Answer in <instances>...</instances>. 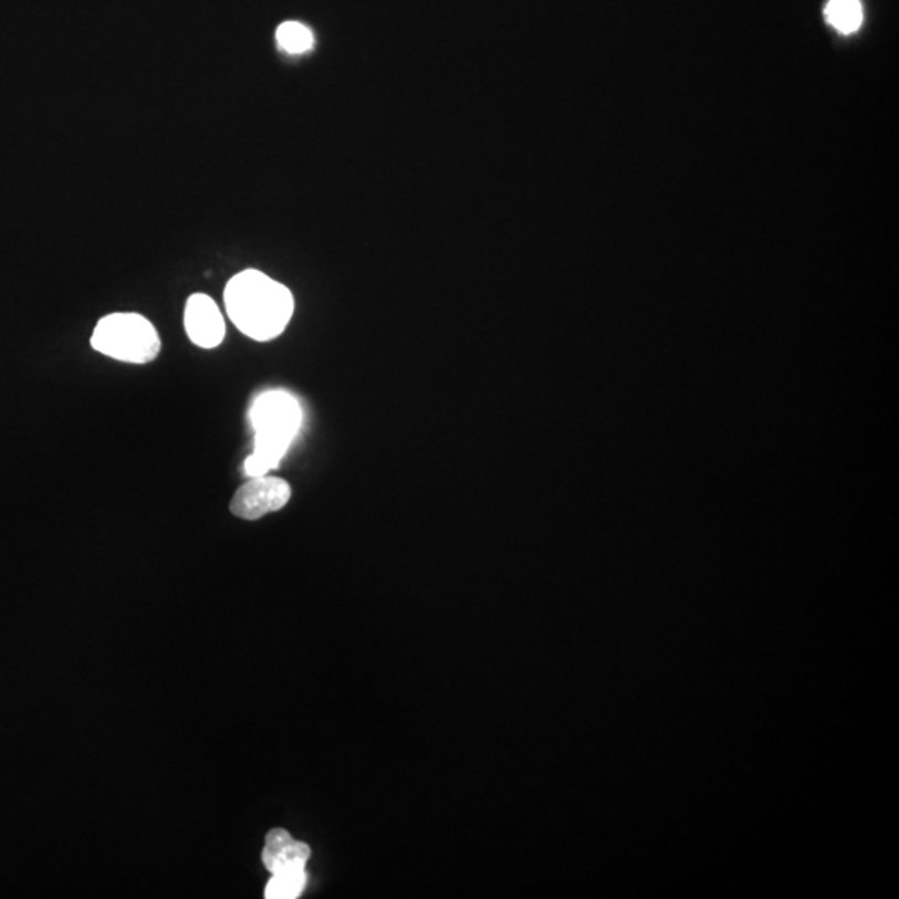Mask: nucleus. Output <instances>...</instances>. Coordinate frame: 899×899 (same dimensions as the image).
Returning a JSON list of instances; mask_svg holds the SVG:
<instances>
[{
    "label": "nucleus",
    "instance_id": "1",
    "mask_svg": "<svg viewBox=\"0 0 899 899\" xmlns=\"http://www.w3.org/2000/svg\"><path fill=\"white\" fill-rule=\"evenodd\" d=\"M227 314L237 328L257 342L279 337L293 315V295L259 270H243L227 283Z\"/></svg>",
    "mask_w": 899,
    "mask_h": 899
},
{
    "label": "nucleus",
    "instance_id": "2",
    "mask_svg": "<svg viewBox=\"0 0 899 899\" xmlns=\"http://www.w3.org/2000/svg\"><path fill=\"white\" fill-rule=\"evenodd\" d=\"M255 448L245 460L249 477H263L279 467L280 460L289 450L302 421L299 401L285 391H269L260 395L250 411Z\"/></svg>",
    "mask_w": 899,
    "mask_h": 899
},
{
    "label": "nucleus",
    "instance_id": "3",
    "mask_svg": "<svg viewBox=\"0 0 899 899\" xmlns=\"http://www.w3.org/2000/svg\"><path fill=\"white\" fill-rule=\"evenodd\" d=\"M92 348L125 364H150L160 352V337L138 314H111L95 325Z\"/></svg>",
    "mask_w": 899,
    "mask_h": 899
},
{
    "label": "nucleus",
    "instance_id": "4",
    "mask_svg": "<svg viewBox=\"0 0 899 899\" xmlns=\"http://www.w3.org/2000/svg\"><path fill=\"white\" fill-rule=\"evenodd\" d=\"M292 489L285 480L276 477H253L240 487L230 502V512L242 520H260L269 513L279 512L289 503Z\"/></svg>",
    "mask_w": 899,
    "mask_h": 899
},
{
    "label": "nucleus",
    "instance_id": "5",
    "mask_svg": "<svg viewBox=\"0 0 899 899\" xmlns=\"http://www.w3.org/2000/svg\"><path fill=\"white\" fill-rule=\"evenodd\" d=\"M184 324L190 342L200 348L219 347L226 337V322L209 295L194 293L187 300Z\"/></svg>",
    "mask_w": 899,
    "mask_h": 899
},
{
    "label": "nucleus",
    "instance_id": "6",
    "mask_svg": "<svg viewBox=\"0 0 899 899\" xmlns=\"http://www.w3.org/2000/svg\"><path fill=\"white\" fill-rule=\"evenodd\" d=\"M311 846L296 841L282 828L272 829L265 838L262 861L272 875L305 869L311 858Z\"/></svg>",
    "mask_w": 899,
    "mask_h": 899
},
{
    "label": "nucleus",
    "instance_id": "7",
    "mask_svg": "<svg viewBox=\"0 0 899 899\" xmlns=\"http://www.w3.org/2000/svg\"><path fill=\"white\" fill-rule=\"evenodd\" d=\"M826 19L836 31L851 34L861 25V4H859V0H829L826 6Z\"/></svg>",
    "mask_w": 899,
    "mask_h": 899
},
{
    "label": "nucleus",
    "instance_id": "8",
    "mask_svg": "<svg viewBox=\"0 0 899 899\" xmlns=\"http://www.w3.org/2000/svg\"><path fill=\"white\" fill-rule=\"evenodd\" d=\"M307 886V872L305 869L299 871L279 872L272 875L265 888L266 899H296L304 892Z\"/></svg>",
    "mask_w": 899,
    "mask_h": 899
},
{
    "label": "nucleus",
    "instance_id": "9",
    "mask_svg": "<svg viewBox=\"0 0 899 899\" xmlns=\"http://www.w3.org/2000/svg\"><path fill=\"white\" fill-rule=\"evenodd\" d=\"M276 42L289 54H304L314 45V34L307 25L300 22H283L276 29Z\"/></svg>",
    "mask_w": 899,
    "mask_h": 899
}]
</instances>
